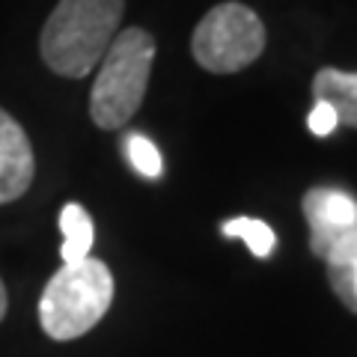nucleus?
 <instances>
[{
    "label": "nucleus",
    "mask_w": 357,
    "mask_h": 357,
    "mask_svg": "<svg viewBox=\"0 0 357 357\" xmlns=\"http://www.w3.org/2000/svg\"><path fill=\"white\" fill-rule=\"evenodd\" d=\"M155 63V39L143 27L119 30L107 45L89 93V116L102 131H116L137 114L146 98Z\"/></svg>",
    "instance_id": "f03ea898"
},
{
    "label": "nucleus",
    "mask_w": 357,
    "mask_h": 357,
    "mask_svg": "<svg viewBox=\"0 0 357 357\" xmlns=\"http://www.w3.org/2000/svg\"><path fill=\"white\" fill-rule=\"evenodd\" d=\"M36 176V158L24 126L0 107V206L27 194Z\"/></svg>",
    "instance_id": "423d86ee"
},
{
    "label": "nucleus",
    "mask_w": 357,
    "mask_h": 357,
    "mask_svg": "<svg viewBox=\"0 0 357 357\" xmlns=\"http://www.w3.org/2000/svg\"><path fill=\"white\" fill-rule=\"evenodd\" d=\"M307 126H310V131L316 134V137H328V134H333V128L340 126L337 110H333L328 102H316L312 110H310V116H307Z\"/></svg>",
    "instance_id": "f8f14e48"
},
{
    "label": "nucleus",
    "mask_w": 357,
    "mask_h": 357,
    "mask_svg": "<svg viewBox=\"0 0 357 357\" xmlns=\"http://www.w3.org/2000/svg\"><path fill=\"white\" fill-rule=\"evenodd\" d=\"M328 265V280L333 295L342 301L345 310H351L357 316V229L340 238L325 256Z\"/></svg>",
    "instance_id": "6e6552de"
},
{
    "label": "nucleus",
    "mask_w": 357,
    "mask_h": 357,
    "mask_svg": "<svg viewBox=\"0 0 357 357\" xmlns=\"http://www.w3.org/2000/svg\"><path fill=\"white\" fill-rule=\"evenodd\" d=\"M126 155H128L134 170H137L140 176H146V178H158L161 170H164L158 146L143 137V134H131V137H126Z\"/></svg>",
    "instance_id": "9b49d317"
},
{
    "label": "nucleus",
    "mask_w": 357,
    "mask_h": 357,
    "mask_svg": "<svg viewBox=\"0 0 357 357\" xmlns=\"http://www.w3.org/2000/svg\"><path fill=\"white\" fill-rule=\"evenodd\" d=\"M312 96L316 102H328L337 110V119L349 128H357V72L342 69H319L312 77Z\"/></svg>",
    "instance_id": "0eeeda50"
},
{
    "label": "nucleus",
    "mask_w": 357,
    "mask_h": 357,
    "mask_svg": "<svg viewBox=\"0 0 357 357\" xmlns=\"http://www.w3.org/2000/svg\"><path fill=\"white\" fill-rule=\"evenodd\" d=\"M114 304V274L102 259L63 262V268L45 283L39 298L42 331L57 342L77 340L93 331Z\"/></svg>",
    "instance_id": "7ed1b4c3"
},
{
    "label": "nucleus",
    "mask_w": 357,
    "mask_h": 357,
    "mask_svg": "<svg viewBox=\"0 0 357 357\" xmlns=\"http://www.w3.org/2000/svg\"><path fill=\"white\" fill-rule=\"evenodd\" d=\"M122 15L126 0H60L39 36L45 66L72 81L86 77L119 33Z\"/></svg>",
    "instance_id": "f257e3e1"
},
{
    "label": "nucleus",
    "mask_w": 357,
    "mask_h": 357,
    "mask_svg": "<svg viewBox=\"0 0 357 357\" xmlns=\"http://www.w3.org/2000/svg\"><path fill=\"white\" fill-rule=\"evenodd\" d=\"M265 24L250 6L227 0L208 9L191 36V54L206 72L236 75L265 51Z\"/></svg>",
    "instance_id": "20e7f679"
},
{
    "label": "nucleus",
    "mask_w": 357,
    "mask_h": 357,
    "mask_svg": "<svg viewBox=\"0 0 357 357\" xmlns=\"http://www.w3.org/2000/svg\"><path fill=\"white\" fill-rule=\"evenodd\" d=\"M60 229H63V248H60L63 262L86 259L89 250H93V241H96V227H93V218L86 215V208L77 203L63 206Z\"/></svg>",
    "instance_id": "1a4fd4ad"
},
{
    "label": "nucleus",
    "mask_w": 357,
    "mask_h": 357,
    "mask_svg": "<svg viewBox=\"0 0 357 357\" xmlns=\"http://www.w3.org/2000/svg\"><path fill=\"white\" fill-rule=\"evenodd\" d=\"M220 232L227 238H241L244 244H248V250L253 256H259V259H265V256H271L274 244H277V236L274 229L268 227L265 220H256V218H236V220H227L220 227Z\"/></svg>",
    "instance_id": "9d476101"
},
{
    "label": "nucleus",
    "mask_w": 357,
    "mask_h": 357,
    "mask_svg": "<svg viewBox=\"0 0 357 357\" xmlns=\"http://www.w3.org/2000/svg\"><path fill=\"white\" fill-rule=\"evenodd\" d=\"M301 206L310 223V250L316 259H325L333 244L357 229V199L340 188H310Z\"/></svg>",
    "instance_id": "39448f33"
},
{
    "label": "nucleus",
    "mask_w": 357,
    "mask_h": 357,
    "mask_svg": "<svg viewBox=\"0 0 357 357\" xmlns=\"http://www.w3.org/2000/svg\"><path fill=\"white\" fill-rule=\"evenodd\" d=\"M3 316H6V286L0 280V321H3Z\"/></svg>",
    "instance_id": "ddd939ff"
}]
</instances>
